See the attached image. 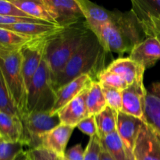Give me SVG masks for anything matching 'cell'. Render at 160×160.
<instances>
[{
	"label": "cell",
	"mask_w": 160,
	"mask_h": 160,
	"mask_svg": "<svg viewBox=\"0 0 160 160\" xmlns=\"http://www.w3.org/2000/svg\"><path fill=\"white\" fill-rule=\"evenodd\" d=\"M102 145L98 135L91 137L84 152V160H99Z\"/></svg>",
	"instance_id": "32"
},
{
	"label": "cell",
	"mask_w": 160,
	"mask_h": 160,
	"mask_svg": "<svg viewBox=\"0 0 160 160\" xmlns=\"http://www.w3.org/2000/svg\"><path fill=\"white\" fill-rule=\"evenodd\" d=\"M109 71L121 77L128 85H131L136 81L144 79L145 69L142 66L128 58H119L112 61L108 67Z\"/></svg>",
	"instance_id": "17"
},
{
	"label": "cell",
	"mask_w": 160,
	"mask_h": 160,
	"mask_svg": "<svg viewBox=\"0 0 160 160\" xmlns=\"http://www.w3.org/2000/svg\"><path fill=\"white\" fill-rule=\"evenodd\" d=\"M144 121L132 116L119 112L117 116V131L124 146L129 160L134 159V148Z\"/></svg>",
	"instance_id": "11"
},
{
	"label": "cell",
	"mask_w": 160,
	"mask_h": 160,
	"mask_svg": "<svg viewBox=\"0 0 160 160\" xmlns=\"http://www.w3.org/2000/svg\"><path fill=\"white\" fill-rule=\"evenodd\" d=\"M0 16L32 18L18 9L10 1H4V0H0Z\"/></svg>",
	"instance_id": "33"
},
{
	"label": "cell",
	"mask_w": 160,
	"mask_h": 160,
	"mask_svg": "<svg viewBox=\"0 0 160 160\" xmlns=\"http://www.w3.org/2000/svg\"><path fill=\"white\" fill-rule=\"evenodd\" d=\"M74 128L61 123L44 135L42 148L60 157H64L67 144Z\"/></svg>",
	"instance_id": "15"
},
{
	"label": "cell",
	"mask_w": 160,
	"mask_h": 160,
	"mask_svg": "<svg viewBox=\"0 0 160 160\" xmlns=\"http://www.w3.org/2000/svg\"><path fill=\"white\" fill-rule=\"evenodd\" d=\"M14 160H31V156H30L29 152H28V150H27V151L23 150V151L20 152L16 156Z\"/></svg>",
	"instance_id": "38"
},
{
	"label": "cell",
	"mask_w": 160,
	"mask_h": 160,
	"mask_svg": "<svg viewBox=\"0 0 160 160\" xmlns=\"http://www.w3.org/2000/svg\"><path fill=\"white\" fill-rule=\"evenodd\" d=\"M131 3L136 18L160 20V0H133Z\"/></svg>",
	"instance_id": "25"
},
{
	"label": "cell",
	"mask_w": 160,
	"mask_h": 160,
	"mask_svg": "<svg viewBox=\"0 0 160 160\" xmlns=\"http://www.w3.org/2000/svg\"><path fill=\"white\" fill-rule=\"evenodd\" d=\"M86 106L90 116H95L106 109L108 106L102 92L101 84L98 81H92L86 96Z\"/></svg>",
	"instance_id": "23"
},
{
	"label": "cell",
	"mask_w": 160,
	"mask_h": 160,
	"mask_svg": "<svg viewBox=\"0 0 160 160\" xmlns=\"http://www.w3.org/2000/svg\"><path fill=\"white\" fill-rule=\"evenodd\" d=\"M88 88L84 90L81 95L58 112V116L62 124L77 128L80 122L90 116L86 106V96Z\"/></svg>",
	"instance_id": "14"
},
{
	"label": "cell",
	"mask_w": 160,
	"mask_h": 160,
	"mask_svg": "<svg viewBox=\"0 0 160 160\" xmlns=\"http://www.w3.org/2000/svg\"><path fill=\"white\" fill-rule=\"evenodd\" d=\"M147 89L144 85V79L136 81L122 91L121 112L146 122L145 116V103Z\"/></svg>",
	"instance_id": "10"
},
{
	"label": "cell",
	"mask_w": 160,
	"mask_h": 160,
	"mask_svg": "<svg viewBox=\"0 0 160 160\" xmlns=\"http://www.w3.org/2000/svg\"><path fill=\"white\" fill-rule=\"evenodd\" d=\"M0 112H5L9 115L20 117V114L16 107L9 89L5 81L4 77L0 70Z\"/></svg>",
	"instance_id": "27"
},
{
	"label": "cell",
	"mask_w": 160,
	"mask_h": 160,
	"mask_svg": "<svg viewBox=\"0 0 160 160\" xmlns=\"http://www.w3.org/2000/svg\"><path fill=\"white\" fill-rule=\"evenodd\" d=\"M85 20L64 28L48 38L45 59L52 74L53 84L64 67L90 33Z\"/></svg>",
	"instance_id": "3"
},
{
	"label": "cell",
	"mask_w": 160,
	"mask_h": 160,
	"mask_svg": "<svg viewBox=\"0 0 160 160\" xmlns=\"http://www.w3.org/2000/svg\"><path fill=\"white\" fill-rule=\"evenodd\" d=\"M101 145L114 160H129L125 152L124 146L117 131L108 134L103 138H100Z\"/></svg>",
	"instance_id": "26"
},
{
	"label": "cell",
	"mask_w": 160,
	"mask_h": 160,
	"mask_svg": "<svg viewBox=\"0 0 160 160\" xmlns=\"http://www.w3.org/2000/svg\"><path fill=\"white\" fill-rule=\"evenodd\" d=\"M32 39L0 28V54H9L20 51Z\"/></svg>",
	"instance_id": "22"
},
{
	"label": "cell",
	"mask_w": 160,
	"mask_h": 160,
	"mask_svg": "<svg viewBox=\"0 0 160 160\" xmlns=\"http://www.w3.org/2000/svg\"><path fill=\"white\" fill-rule=\"evenodd\" d=\"M55 102L56 90L51 72L44 58L28 88L27 112H50Z\"/></svg>",
	"instance_id": "4"
},
{
	"label": "cell",
	"mask_w": 160,
	"mask_h": 160,
	"mask_svg": "<svg viewBox=\"0 0 160 160\" xmlns=\"http://www.w3.org/2000/svg\"><path fill=\"white\" fill-rule=\"evenodd\" d=\"M0 28L13 31L17 34L27 36L33 39L50 37L59 32L64 28L53 23H34V22H24V23L0 26Z\"/></svg>",
	"instance_id": "16"
},
{
	"label": "cell",
	"mask_w": 160,
	"mask_h": 160,
	"mask_svg": "<svg viewBox=\"0 0 160 160\" xmlns=\"http://www.w3.org/2000/svg\"><path fill=\"white\" fill-rule=\"evenodd\" d=\"M84 152L81 144H77L66 151L65 157L68 160H84Z\"/></svg>",
	"instance_id": "37"
},
{
	"label": "cell",
	"mask_w": 160,
	"mask_h": 160,
	"mask_svg": "<svg viewBox=\"0 0 160 160\" xmlns=\"http://www.w3.org/2000/svg\"><path fill=\"white\" fill-rule=\"evenodd\" d=\"M85 23L107 52L122 56L131 52L138 44L145 40L143 30L131 10H117L115 19L112 22Z\"/></svg>",
	"instance_id": "1"
},
{
	"label": "cell",
	"mask_w": 160,
	"mask_h": 160,
	"mask_svg": "<svg viewBox=\"0 0 160 160\" xmlns=\"http://www.w3.org/2000/svg\"><path fill=\"white\" fill-rule=\"evenodd\" d=\"M77 128L83 132L87 134L89 137H93L95 135H98L97 131V126L95 123V116H89L86 119L80 122Z\"/></svg>",
	"instance_id": "34"
},
{
	"label": "cell",
	"mask_w": 160,
	"mask_h": 160,
	"mask_svg": "<svg viewBox=\"0 0 160 160\" xmlns=\"http://www.w3.org/2000/svg\"><path fill=\"white\" fill-rule=\"evenodd\" d=\"M22 123L21 143L28 149L42 148V138L48 131L61 124L59 116L51 112H31L20 117Z\"/></svg>",
	"instance_id": "6"
},
{
	"label": "cell",
	"mask_w": 160,
	"mask_h": 160,
	"mask_svg": "<svg viewBox=\"0 0 160 160\" xmlns=\"http://www.w3.org/2000/svg\"><path fill=\"white\" fill-rule=\"evenodd\" d=\"M117 113L118 112L107 106L104 110L95 116L99 138H103L108 134L117 131Z\"/></svg>",
	"instance_id": "24"
},
{
	"label": "cell",
	"mask_w": 160,
	"mask_h": 160,
	"mask_svg": "<svg viewBox=\"0 0 160 160\" xmlns=\"http://www.w3.org/2000/svg\"><path fill=\"white\" fill-rule=\"evenodd\" d=\"M145 116L147 123L160 133V81L152 83L147 90Z\"/></svg>",
	"instance_id": "18"
},
{
	"label": "cell",
	"mask_w": 160,
	"mask_h": 160,
	"mask_svg": "<svg viewBox=\"0 0 160 160\" xmlns=\"http://www.w3.org/2000/svg\"><path fill=\"white\" fill-rule=\"evenodd\" d=\"M146 38H156L160 42V20L137 18Z\"/></svg>",
	"instance_id": "31"
},
{
	"label": "cell",
	"mask_w": 160,
	"mask_h": 160,
	"mask_svg": "<svg viewBox=\"0 0 160 160\" xmlns=\"http://www.w3.org/2000/svg\"><path fill=\"white\" fill-rule=\"evenodd\" d=\"M134 155L135 160H160V133L147 122L141 127Z\"/></svg>",
	"instance_id": "9"
},
{
	"label": "cell",
	"mask_w": 160,
	"mask_h": 160,
	"mask_svg": "<svg viewBox=\"0 0 160 160\" xmlns=\"http://www.w3.org/2000/svg\"><path fill=\"white\" fill-rule=\"evenodd\" d=\"M108 53L95 34L90 31L78 51L67 62L62 73L55 81L53 85L56 92L82 75H88L93 81H97L98 73L106 68Z\"/></svg>",
	"instance_id": "2"
},
{
	"label": "cell",
	"mask_w": 160,
	"mask_h": 160,
	"mask_svg": "<svg viewBox=\"0 0 160 160\" xmlns=\"http://www.w3.org/2000/svg\"><path fill=\"white\" fill-rule=\"evenodd\" d=\"M22 132L20 117L0 112V136L3 142L21 143Z\"/></svg>",
	"instance_id": "19"
},
{
	"label": "cell",
	"mask_w": 160,
	"mask_h": 160,
	"mask_svg": "<svg viewBox=\"0 0 160 160\" xmlns=\"http://www.w3.org/2000/svg\"><path fill=\"white\" fill-rule=\"evenodd\" d=\"M31 160H62V158L43 148L28 149Z\"/></svg>",
	"instance_id": "35"
},
{
	"label": "cell",
	"mask_w": 160,
	"mask_h": 160,
	"mask_svg": "<svg viewBox=\"0 0 160 160\" xmlns=\"http://www.w3.org/2000/svg\"><path fill=\"white\" fill-rule=\"evenodd\" d=\"M102 89L106 98L108 106L117 112H121L122 109V91L109 86L102 84Z\"/></svg>",
	"instance_id": "29"
},
{
	"label": "cell",
	"mask_w": 160,
	"mask_h": 160,
	"mask_svg": "<svg viewBox=\"0 0 160 160\" xmlns=\"http://www.w3.org/2000/svg\"><path fill=\"white\" fill-rule=\"evenodd\" d=\"M129 58L146 69L160 60V42L156 38H146L130 52Z\"/></svg>",
	"instance_id": "13"
},
{
	"label": "cell",
	"mask_w": 160,
	"mask_h": 160,
	"mask_svg": "<svg viewBox=\"0 0 160 160\" xmlns=\"http://www.w3.org/2000/svg\"><path fill=\"white\" fill-rule=\"evenodd\" d=\"M62 160H68V159H67V158H66V157H65V156H64V157H63V158H62Z\"/></svg>",
	"instance_id": "40"
},
{
	"label": "cell",
	"mask_w": 160,
	"mask_h": 160,
	"mask_svg": "<svg viewBox=\"0 0 160 160\" xmlns=\"http://www.w3.org/2000/svg\"><path fill=\"white\" fill-rule=\"evenodd\" d=\"M56 25L67 28L84 20L77 0H43Z\"/></svg>",
	"instance_id": "8"
},
{
	"label": "cell",
	"mask_w": 160,
	"mask_h": 160,
	"mask_svg": "<svg viewBox=\"0 0 160 160\" xmlns=\"http://www.w3.org/2000/svg\"><path fill=\"white\" fill-rule=\"evenodd\" d=\"M3 142V141H2V139L1 136H0V142Z\"/></svg>",
	"instance_id": "41"
},
{
	"label": "cell",
	"mask_w": 160,
	"mask_h": 160,
	"mask_svg": "<svg viewBox=\"0 0 160 160\" xmlns=\"http://www.w3.org/2000/svg\"><path fill=\"white\" fill-rule=\"evenodd\" d=\"M97 81L100 84L114 88L120 91H123L128 87V84L117 73L109 71L106 68L98 73L97 76Z\"/></svg>",
	"instance_id": "28"
},
{
	"label": "cell",
	"mask_w": 160,
	"mask_h": 160,
	"mask_svg": "<svg viewBox=\"0 0 160 160\" xmlns=\"http://www.w3.org/2000/svg\"><path fill=\"white\" fill-rule=\"evenodd\" d=\"M23 150V145L20 142H0V160H14Z\"/></svg>",
	"instance_id": "30"
},
{
	"label": "cell",
	"mask_w": 160,
	"mask_h": 160,
	"mask_svg": "<svg viewBox=\"0 0 160 160\" xmlns=\"http://www.w3.org/2000/svg\"><path fill=\"white\" fill-rule=\"evenodd\" d=\"M92 81H94L90 76L82 75L58 89L56 92L55 105L50 112L52 114H57L66 105L88 88Z\"/></svg>",
	"instance_id": "12"
},
{
	"label": "cell",
	"mask_w": 160,
	"mask_h": 160,
	"mask_svg": "<svg viewBox=\"0 0 160 160\" xmlns=\"http://www.w3.org/2000/svg\"><path fill=\"white\" fill-rule=\"evenodd\" d=\"M0 70L4 77L11 98L21 117L28 113V89L22 70V56L20 51L9 54H0Z\"/></svg>",
	"instance_id": "5"
},
{
	"label": "cell",
	"mask_w": 160,
	"mask_h": 160,
	"mask_svg": "<svg viewBox=\"0 0 160 160\" xmlns=\"http://www.w3.org/2000/svg\"><path fill=\"white\" fill-rule=\"evenodd\" d=\"M88 22L106 23L113 21L117 10H109L88 0H77Z\"/></svg>",
	"instance_id": "20"
},
{
	"label": "cell",
	"mask_w": 160,
	"mask_h": 160,
	"mask_svg": "<svg viewBox=\"0 0 160 160\" xmlns=\"http://www.w3.org/2000/svg\"><path fill=\"white\" fill-rule=\"evenodd\" d=\"M24 22H34V23H47L42 20H37L34 18H26V17H9V16H0V26L15 24Z\"/></svg>",
	"instance_id": "36"
},
{
	"label": "cell",
	"mask_w": 160,
	"mask_h": 160,
	"mask_svg": "<svg viewBox=\"0 0 160 160\" xmlns=\"http://www.w3.org/2000/svg\"><path fill=\"white\" fill-rule=\"evenodd\" d=\"M48 38L49 37L32 39L20 50L22 56V70L28 90L33 77L45 58V48Z\"/></svg>",
	"instance_id": "7"
},
{
	"label": "cell",
	"mask_w": 160,
	"mask_h": 160,
	"mask_svg": "<svg viewBox=\"0 0 160 160\" xmlns=\"http://www.w3.org/2000/svg\"><path fill=\"white\" fill-rule=\"evenodd\" d=\"M99 160H114L113 158L109 155V153L102 146L101 152H100Z\"/></svg>",
	"instance_id": "39"
},
{
	"label": "cell",
	"mask_w": 160,
	"mask_h": 160,
	"mask_svg": "<svg viewBox=\"0 0 160 160\" xmlns=\"http://www.w3.org/2000/svg\"><path fill=\"white\" fill-rule=\"evenodd\" d=\"M10 2L30 17L56 24L43 0H10Z\"/></svg>",
	"instance_id": "21"
}]
</instances>
